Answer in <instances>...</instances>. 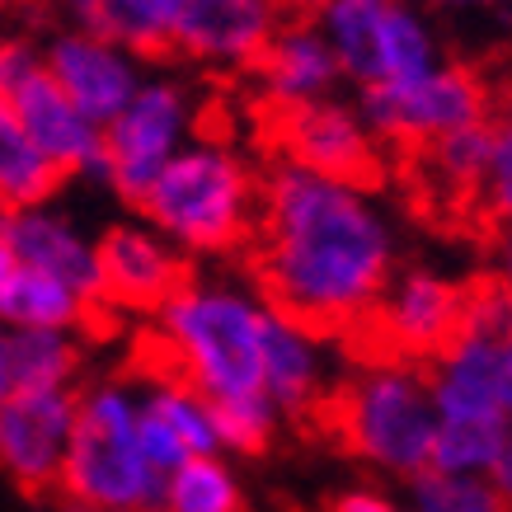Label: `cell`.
<instances>
[{
  "label": "cell",
  "mask_w": 512,
  "mask_h": 512,
  "mask_svg": "<svg viewBox=\"0 0 512 512\" xmlns=\"http://www.w3.org/2000/svg\"><path fill=\"white\" fill-rule=\"evenodd\" d=\"M395 273L400 240L367 184L292 160L259 174L254 278L268 306L315 329H357Z\"/></svg>",
  "instance_id": "cell-1"
},
{
  "label": "cell",
  "mask_w": 512,
  "mask_h": 512,
  "mask_svg": "<svg viewBox=\"0 0 512 512\" xmlns=\"http://www.w3.org/2000/svg\"><path fill=\"white\" fill-rule=\"evenodd\" d=\"M264 306L268 301L245 282L188 278L156 311V339L174 376L188 381L212 409L268 400L259 357Z\"/></svg>",
  "instance_id": "cell-2"
},
{
  "label": "cell",
  "mask_w": 512,
  "mask_h": 512,
  "mask_svg": "<svg viewBox=\"0 0 512 512\" xmlns=\"http://www.w3.org/2000/svg\"><path fill=\"white\" fill-rule=\"evenodd\" d=\"M137 212L184 254H231L254 240L259 174L231 141L193 137L156 174Z\"/></svg>",
  "instance_id": "cell-3"
},
{
  "label": "cell",
  "mask_w": 512,
  "mask_h": 512,
  "mask_svg": "<svg viewBox=\"0 0 512 512\" xmlns=\"http://www.w3.org/2000/svg\"><path fill=\"white\" fill-rule=\"evenodd\" d=\"M57 489L90 512H160L165 475L141 451L132 381L99 376L76 390V428Z\"/></svg>",
  "instance_id": "cell-4"
},
{
  "label": "cell",
  "mask_w": 512,
  "mask_h": 512,
  "mask_svg": "<svg viewBox=\"0 0 512 512\" xmlns=\"http://www.w3.org/2000/svg\"><path fill=\"white\" fill-rule=\"evenodd\" d=\"M334 433L372 470L390 480H414L419 470L433 466L437 437L428 372L404 357L362 362L334 395Z\"/></svg>",
  "instance_id": "cell-5"
},
{
  "label": "cell",
  "mask_w": 512,
  "mask_h": 512,
  "mask_svg": "<svg viewBox=\"0 0 512 512\" xmlns=\"http://www.w3.org/2000/svg\"><path fill=\"white\" fill-rule=\"evenodd\" d=\"M315 24L353 90L442 62V43L414 0H329Z\"/></svg>",
  "instance_id": "cell-6"
},
{
  "label": "cell",
  "mask_w": 512,
  "mask_h": 512,
  "mask_svg": "<svg viewBox=\"0 0 512 512\" xmlns=\"http://www.w3.org/2000/svg\"><path fill=\"white\" fill-rule=\"evenodd\" d=\"M198 127V94L179 76H146L118 118L104 123V184L137 207L156 174L170 165Z\"/></svg>",
  "instance_id": "cell-7"
},
{
  "label": "cell",
  "mask_w": 512,
  "mask_h": 512,
  "mask_svg": "<svg viewBox=\"0 0 512 512\" xmlns=\"http://www.w3.org/2000/svg\"><path fill=\"white\" fill-rule=\"evenodd\" d=\"M357 113L386 146H428L456 127L489 118V85L461 62H437L414 76H395L357 90Z\"/></svg>",
  "instance_id": "cell-8"
},
{
  "label": "cell",
  "mask_w": 512,
  "mask_h": 512,
  "mask_svg": "<svg viewBox=\"0 0 512 512\" xmlns=\"http://www.w3.org/2000/svg\"><path fill=\"white\" fill-rule=\"evenodd\" d=\"M466 296L470 287L437 268H400L367 315L376 329L372 357H404L419 367L433 362L466 320Z\"/></svg>",
  "instance_id": "cell-9"
},
{
  "label": "cell",
  "mask_w": 512,
  "mask_h": 512,
  "mask_svg": "<svg viewBox=\"0 0 512 512\" xmlns=\"http://www.w3.org/2000/svg\"><path fill=\"white\" fill-rule=\"evenodd\" d=\"M76 428V386L10 390L0 400V475L29 494L57 489Z\"/></svg>",
  "instance_id": "cell-10"
},
{
  "label": "cell",
  "mask_w": 512,
  "mask_h": 512,
  "mask_svg": "<svg viewBox=\"0 0 512 512\" xmlns=\"http://www.w3.org/2000/svg\"><path fill=\"white\" fill-rule=\"evenodd\" d=\"M43 66L57 80V90L99 127L118 118L146 80L137 52H127L123 43L104 38L99 29H57L43 43Z\"/></svg>",
  "instance_id": "cell-11"
},
{
  "label": "cell",
  "mask_w": 512,
  "mask_h": 512,
  "mask_svg": "<svg viewBox=\"0 0 512 512\" xmlns=\"http://www.w3.org/2000/svg\"><path fill=\"white\" fill-rule=\"evenodd\" d=\"M278 146L282 160L306 165L315 174H334L348 184H367L381 170V141L372 137V127L362 123L357 104L320 99L306 109H292L278 118Z\"/></svg>",
  "instance_id": "cell-12"
},
{
  "label": "cell",
  "mask_w": 512,
  "mask_h": 512,
  "mask_svg": "<svg viewBox=\"0 0 512 512\" xmlns=\"http://www.w3.org/2000/svg\"><path fill=\"white\" fill-rule=\"evenodd\" d=\"M282 0H184L174 24V52L217 71H249L268 38L282 29Z\"/></svg>",
  "instance_id": "cell-13"
},
{
  "label": "cell",
  "mask_w": 512,
  "mask_h": 512,
  "mask_svg": "<svg viewBox=\"0 0 512 512\" xmlns=\"http://www.w3.org/2000/svg\"><path fill=\"white\" fill-rule=\"evenodd\" d=\"M188 254L174 249L146 221H123L99 235V282L104 301L118 311L156 315L179 287L188 282Z\"/></svg>",
  "instance_id": "cell-14"
},
{
  "label": "cell",
  "mask_w": 512,
  "mask_h": 512,
  "mask_svg": "<svg viewBox=\"0 0 512 512\" xmlns=\"http://www.w3.org/2000/svg\"><path fill=\"white\" fill-rule=\"evenodd\" d=\"M0 235L15 254V264L38 268L47 278L66 282L71 292H80L90 306L104 301V282H99V240L76 226V217L57 212L52 202L38 207H15L0 221Z\"/></svg>",
  "instance_id": "cell-15"
},
{
  "label": "cell",
  "mask_w": 512,
  "mask_h": 512,
  "mask_svg": "<svg viewBox=\"0 0 512 512\" xmlns=\"http://www.w3.org/2000/svg\"><path fill=\"white\" fill-rule=\"evenodd\" d=\"M249 71H254L259 99L278 118L292 109H306V104H320V99H334L343 85V71L334 62V52H329L325 33L306 15L282 19V29L268 38V47Z\"/></svg>",
  "instance_id": "cell-16"
},
{
  "label": "cell",
  "mask_w": 512,
  "mask_h": 512,
  "mask_svg": "<svg viewBox=\"0 0 512 512\" xmlns=\"http://www.w3.org/2000/svg\"><path fill=\"white\" fill-rule=\"evenodd\" d=\"M137 433L146 461L170 475L188 456H221L217 414L198 390L179 376H160L137 386Z\"/></svg>",
  "instance_id": "cell-17"
},
{
  "label": "cell",
  "mask_w": 512,
  "mask_h": 512,
  "mask_svg": "<svg viewBox=\"0 0 512 512\" xmlns=\"http://www.w3.org/2000/svg\"><path fill=\"white\" fill-rule=\"evenodd\" d=\"M259 357H264V395L282 419L311 414L329 390V353L325 329L306 325L296 315L264 306L259 325Z\"/></svg>",
  "instance_id": "cell-18"
},
{
  "label": "cell",
  "mask_w": 512,
  "mask_h": 512,
  "mask_svg": "<svg viewBox=\"0 0 512 512\" xmlns=\"http://www.w3.org/2000/svg\"><path fill=\"white\" fill-rule=\"evenodd\" d=\"M10 109L19 113V123L29 132V141L52 160V170L62 174H76V179H94L104 184V127L85 118V113L57 90V80L47 76H33L24 90L10 99Z\"/></svg>",
  "instance_id": "cell-19"
},
{
  "label": "cell",
  "mask_w": 512,
  "mask_h": 512,
  "mask_svg": "<svg viewBox=\"0 0 512 512\" xmlns=\"http://www.w3.org/2000/svg\"><path fill=\"white\" fill-rule=\"evenodd\" d=\"M90 311V301L71 292L66 282L24 264L0 287V325L5 329H66V334H76L90 320Z\"/></svg>",
  "instance_id": "cell-20"
},
{
  "label": "cell",
  "mask_w": 512,
  "mask_h": 512,
  "mask_svg": "<svg viewBox=\"0 0 512 512\" xmlns=\"http://www.w3.org/2000/svg\"><path fill=\"white\" fill-rule=\"evenodd\" d=\"M57 184H62V174L52 170V160L29 141L19 113L0 99V207L15 212V207L52 202Z\"/></svg>",
  "instance_id": "cell-21"
},
{
  "label": "cell",
  "mask_w": 512,
  "mask_h": 512,
  "mask_svg": "<svg viewBox=\"0 0 512 512\" xmlns=\"http://www.w3.org/2000/svg\"><path fill=\"white\" fill-rule=\"evenodd\" d=\"M179 15H184V0H99L94 29L137 57H160V52H174Z\"/></svg>",
  "instance_id": "cell-22"
},
{
  "label": "cell",
  "mask_w": 512,
  "mask_h": 512,
  "mask_svg": "<svg viewBox=\"0 0 512 512\" xmlns=\"http://www.w3.org/2000/svg\"><path fill=\"white\" fill-rule=\"evenodd\" d=\"M160 512H245L240 475L226 466V456H188L165 475Z\"/></svg>",
  "instance_id": "cell-23"
},
{
  "label": "cell",
  "mask_w": 512,
  "mask_h": 512,
  "mask_svg": "<svg viewBox=\"0 0 512 512\" xmlns=\"http://www.w3.org/2000/svg\"><path fill=\"white\" fill-rule=\"evenodd\" d=\"M10 362H15V390L76 386L80 343L66 329H10Z\"/></svg>",
  "instance_id": "cell-24"
},
{
  "label": "cell",
  "mask_w": 512,
  "mask_h": 512,
  "mask_svg": "<svg viewBox=\"0 0 512 512\" xmlns=\"http://www.w3.org/2000/svg\"><path fill=\"white\" fill-rule=\"evenodd\" d=\"M489 156H494V118L456 127V132L423 146L428 174L437 179V188H451V193H480Z\"/></svg>",
  "instance_id": "cell-25"
},
{
  "label": "cell",
  "mask_w": 512,
  "mask_h": 512,
  "mask_svg": "<svg viewBox=\"0 0 512 512\" xmlns=\"http://www.w3.org/2000/svg\"><path fill=\"white\" fill-rule=\"evenodd\" d=\"M409 484V512H512L489 475H456V470H419Z\"/></svg>",
  "instance_id": "cell-26"
},
{
  "label": "cell",
  "mask_w": 512,
  "mask_h": 512,
  "mask_svg": "<svg viewBox=\"0 0 512 512\" xmlns=\"http://www.w3.org/2000/svg\"><path fill=\"white\" fill-rule=\"evenodd\" d=\"M475 198L484 202V212L494 221H503V226L512 221V118L494 123V156H489V170H484V184Z\"/></svg>",
  "instance_id": "cell-27"
},
{
  "label": "cell",
  "mask_w": 512,
  "mask_h": 512,
  "mask_svg": "<svg viewBox=\"0 0 512 512\" xmlns=\"http://www.w3.org/2000/svg\"><path fill=\"white\" fill-rule=\"evenodd\" d=\"M33 76H43V43L24 33H0V99L10 104Z\"/></svg>",
  "instance_id": "cell-28"
},
{
  "label": "cell",
  "mask_w": 512,
  "mask_h": 512,
  "mask_svg": "<svg viewBox=\"0 0 512 512\" xmlns=\"http://www.w3.org/2000/svg\"><path fill=\"white\" fill-rule=\"evenodd\" d=\"M329 512H404V508L381 489H343V494L329 498Z\"/></svg>",
  "instance_id": "cell-29"
},
{
  "label": "cell",
  "mask_w": 512,
  "mask_h": 512,
  "mask_svg": "<svg viewBox=\"0 0 512 512\" xmlns=\"http://www.w3.org/2000/svg\"><path fill=\"white\" fill-rule=\"evenodd\" d=\"M47 15L57 19V29H94L99 0H43Z\"/></svg>",
  "instance_id": "cell-30"
},
{
  "label": "cell",
  "mask_w": 512,
  "mask_h": 512,
  "mask_svg": "<svg viewBox=\"0 0 512 512\" xmlns=\"http://www.w3.org/2000/svg\"><path fill=\"white\" fill-rule=\"evenodd\" d=\"M498 395H503V409L512 423V329L498 339Z\"/></svg>",
  "instance_id": "cell-31"
},
{
  "label": "cell",
  "mask_w": 512,
  "mask_h": 512,
  "mask_svg": "<svg viewBox=\"0 0 512 512\" xmlns=\"http://www.w3.org/2000/svg\"><path fill=\"white\" fill-rule=\"evenodd\" d=\"M489 480H494V489L503 494V503L512 508V423H508V442H503V451H498L494 470H489Z\"/></svg>",
  "instance_id": "cell-32"
},
{
  "label": "cell",
  "mask_w": 512,
  "mask_h": 512,
  "mask_svg": "<svg viewBox=\"0 0 512 512\" xmlns=\"http://www.w3.org/2000/svg\"><path fill=\"white\" fill-rule=\"evenodd\" d=\"M433 10H456V15H470V10H508L512 0H423Z\"/></svg>",
  "instance_id": "cell-33"
},
{
  "label": "cell",
  "mask_w": 512,
  "mask_h": 512,
  "mask_svg": "<svg viewBox=\"0 0 512 512\" xmlns=\"http://www.w3.org/2000/svg\"><path fill=\"white\" fill-rule=\"evenodd\" d=\"M15 390V362H10V329L0 325V400Z\"/></svg>",
  "instance_id": "cell-34"
},
{
  "label": "cell",
  "mask_w": 512,
  "mask_h": 512,
  "mask_svg": "<svg viewBox=\"0 0 512 512\" xmlns=\"http://www.w3.org/2000/svg\"><path fill=\"white\" fill-rule=\"evenodd\" d=\"M498 282L512 296V221H508V231H503V240H498Z\"/></svg>",
  "instance_id": "cell-35"
},
{
  "label": "cell",
  "mask_w": 512,
  "mask_h": 512,
  "mask_svg": "<svg viewBox=\"0 0 512 512\" xmlns=\"http://www.w3.org/2000/svg\"><path fill=\"white\" fill-rule=\"evenodd\" d=\"M282 5H287V10H296V15L315 19V15H320V10H325V5H329V0H282Z\"/></svg>",
  "instance_id": "cell-36"
},
{
  "label": "cell",
  "mask_w": 512,
  "mask_h": 512,
  "mask_svg": "<svg viewBox=\"0 0 512 512\" xmlns=\"http://www.w3.org/2000/svg\"><path fill=\"white\" fill-rule=\"evenodd\" d=\"M15 254H10V245H5V235H0V287L10 282V273H15Z\"/></svg>",
  "instance_id": "cell-37"
},
{
  "label": "cell",
  "mask_w": 512,
  "mask_h": 512,
  "mask_svg": "<svg viewBox=\"0 0 512 512\" xmlns=\"http://www.w3.org/2000/svg\"><path fill=\"white\" fill-rule=\"evenodd\" d=\"M10 10H15V0H0V33H5V19H10Z\"/></svg>",
  "instance_id": "cell-38"
},
{
  "label": "cell",
  "mask_w": 512,
  "mask_h": 512,
  "mask_svg": "<svg viewBox=\"0 0 512 512\" xmlns=\"http://www.w3.org/2000/svg\"><path fill=\"white\" fill-rule=\"evenodd\" d=\"M503 109H508V118H512V80H508V90H503Z\"/></svg>",
  "instance_id": "cell-39"
},
{
  "label": "cell",
  "mask_w": 512,
  "mask_h": 512,
  "mask_svg": "<svg viewBox=\"0 0 512 512\" xmlns=\"http://www.w3.org/2000/svg\"><path fill=\"white\" fill-rule=\"evenodd\" d=\"M62 512H90V508H76V503H66V508Z\"/></svg>",
  "instance_id": "cell-40"
},
{
  "label": "cell",
  "mask_w": 512,
  "mask_h": 512,
  "mask_svg": "<svg viewBox=\"0 0 512 512\" xmlns=\"http://www.w3.org/2000/svg\"><path fill=\"white\" fill-rule=\"evenodd\" d=\"M0 221H5V207H0Z\"/></svg>",
  "instance_id": "cell-41"
}]
</instances>
